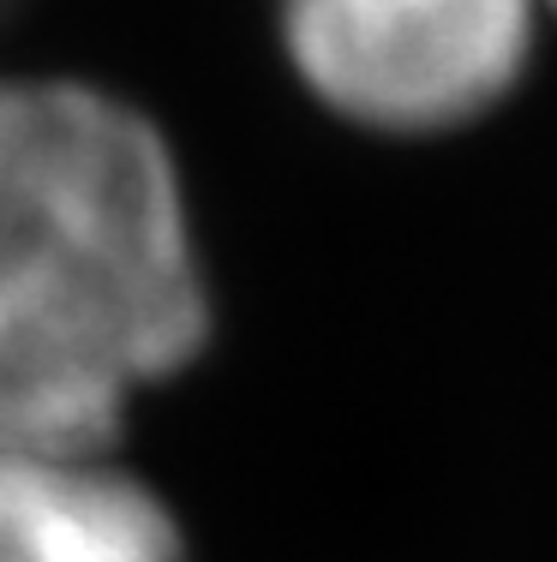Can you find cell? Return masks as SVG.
Instances as JSON below:
<instances>
[{"label": "cell", "mask_w": 557, "mask_h": 562, "mask_svg": "<svg viewBox=\"0 0 557 562\" xmlns=\"http://www.w3.org/2000/svg\"><path fill=\"white\" fill-rule=\"evenodd\" d=\"M216 324L163 126L90 78H0V449H126Z\"/></svg>", "instance_id": "obj_1"}, {"label": "cell", "mask_w": 557, "mask_h": 562, "mask_svg": "<svg viewBox=\"0 0 557 562\" xmlns=\"http://www.w3.org/2000/svg\"><path fill=\"white\" fill-rule=\"evenodd\" d=\"M276 36L324 114L371 138H449L515 97L539 0H276Z\"/></svg>", "instance_id": "obj_2"}, {"label": "cell", "mask_w": 557, "mask_h": 562, "mask_svg": "<svg viewBox=\"0 0 557 562\" xmlns=\"http://www.w3.org/2000/svg\"><path fill=\"white\" fill-rule=\"evenodd\" d=\"M0 562H192V532L126 449H0Z\"/></svg>", "instance_id": "obj_3"}, {"label": "cell", "mask_w": 557, "mask_h": 562, "mask_svg": "<svg viewBox=\"0 0 557 562\" xmlns=\"http://www.w3.org/2000/svg\"><path fill=\"white\" fill-rule=\"evenodd\" d=\"M552 7H557V0H552Z\"/></svg>", "instance_id": "obj_4"}]
</instances>
